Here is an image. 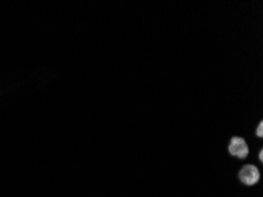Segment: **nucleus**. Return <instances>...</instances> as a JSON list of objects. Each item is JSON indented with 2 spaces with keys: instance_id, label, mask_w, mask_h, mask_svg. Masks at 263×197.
<instances>
[{
  "instance_id": "nucleus-1",
  "label": "nucleus",
  "mask_w": 263,
  "mask_h": 197,
  "mask_svg": "<svg viewBox=\"0 0 263 197\" xmlns=\"http://www.w3.org/2000/svg\"><path fill=\"white\" fill-rule=\"evenodd\" d=\"M262 144V142H261ZM262 149V146L257 147L254 149L253 151V156L252 158H250L248 162L243 164V166L238 169L237 171V180L238 182H240L243 187H247V188H250V187H254L256 186L261 182L262 180V172H261V169L260 166H256V164H254V162H256L257 159V151ZM258 162V160H257Z\"/></svg>"
},
{
  "instance_id": "nucleus-2",
  "label": "nucleus",
  "mask_w": 263,
  "mask_h": 197,
  "mask_svg": "<svg viewBox=\"0 0 263 197\" xmlns=\"http://www.w3.org/2000/svg\"><path fill=\"white\" fill-rule=\"evenodd\" d=\"M227 152H228L230 157L246 160L249 158L250 149L248 140H247L243 136H232L227 144Z\"/></svg>"
},
{
  "instance_id": "nucleus-3",
  "label": "nucleus",
  "mask_w": 263,
  "mask_h": 197,
  "mask_svg": "<svg viewBox=\"0 0 263 197\" xmlns=\"http://www.w3.org/2000/svg\"><path fill=\"white\" fill-rule=\"evenodd\" d=\"M254 136L256 138L262 139V137H263V122H262V120H260V122L256 124V127H255Z\"/></svg>"
}]
</instances>
